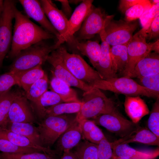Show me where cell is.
Masks as SVG:
<instances>
[{
  "instance_id": "1",
  "label": "cell",
  "mask_w": 159,
  "mask_h": 159,
  "mask_svg": "<svg viewBox=\"0 0 159 159\" xmlns=\"http://www.w3.org/2000/svg\"><path fill=\"white\" fill-rule=\"evenodd\" d=\"M13 33L8 57H15L21 51L40 42L55 36L32 22L16 6L14 9Z\"/></svg>"
},
{
  "instance_id": "2",
  "label": "cell",
  "mask_w": 159,
  "mask_h": 159,
  "mask_svg": "<svg viewBox=\"0 0 159 159\" xmlns=\"http://www.w3.org/2000/svg\"><path fill=\"white\" fill-rule=\"evenodd\" d=\"M81 102V108L76 116L78 121L93 119L117 109L112 100L107 97L100 89L94 87L84 92Z\"/></svg>"
},
{
  "instance_id": "3",
  "label": "cell",
  "mask_w": 159,
  "mask_h": 159,
  "mask_svg": "<svg viewBox=\"0 0 159 159\" xmlns=\"http://www.w3.org/2000/svg\"><path fill=\"white\" fill-rule=\"evenodd\" d=\"M61 45L56 42L50 45L42 41L21 51L9 67V71L16 72L41 65L49 54Z\"/></svg>"
},
{
  "instance_id": "4",
  "label": "cell",
  "mask_w": 159,
  "mask_h": 159,
  "mask_svg": "<svg viewBox=\"0 0 159 159\" xmlns=\"http://www.w3.org/2000/svg\"><path fill=\"white\" fill-rule=\"evenodd\" d=\"M76 116L67 114L49 116L39 122L37 127L41 146L51 148L75 120Z\"/></svg>"
},
{
  "instance_id": "5",
  "label": "cell",
  "mask_w": 159,
  "mask_h": 159,
  "mask_svg": "<svg viewBox=\"0 0 159 159\" xmlns=\"http://www.w3.org/2000/svg\"><path fill=\"white\" fill-rule=\"evenodd\" d=\"M92 86L125 96H143L156 99L159 98V93L145 87L132 78L126 77L98 80L94 83Z\"/></svg>"
},
{
  "instance_id": "6",
  "label": "cell",
  "mask_w": 159,
  "mask_h": 159,
  "mask_svg": "<svg viewBox=\"0 0 159 159\" xmlns=\"http://www.w3.org/2000/svg\"><path fill=\"white\" fill-rule=\"evenodd\" d=\"M58 49L65 66L78 80L93 87L95 82L103 80L98 72L79 55L69 53L61 45Z\"/></svg>"
},
{
  "instance_id": "7",
  "label": "cell",
  "mask_w": 159,
  "mask_h": 159,
  "mask_svg": "<svg viewBox=\"0 0 159 159\" xmlns=\"http://www.w3.org/2000/svg\"><path fill=\"white\" fill-rule=\"evenodd\" d=\"M113 17L107 15L104 28L99 34L110 46L128 43L138 26L137 22L115 20Z\"/></svg>"
},
{
  "instance_id": "8",
  "label": "cell",
  "mask_w": 159,
  "mask_h": 159,
  "mask_svg": "<svg viewBox=\"0 0 159 159\" xmlns=\"http://www.w3.org/2000/svg\"><path fill=\"white\" fill-rule=\"evenodd\" d=\"M146 34L141 29L133 36L127 47L128 61L122 77H129L137 63L153 51V42L146 41Z\"/></svg>"
},
{
  "instance_id": "9",
  "label": "cell",
  "mask_w": 159,
  "mask_h": 159,
  "mask_svg": "<svg viewBox=\"0 0 159 159\" xmlns=\"http://www.w3.org/2000/svg\"><path fill=\"white\" fill-rule=\"evenodd\" d=\"M97 125L103 127L121 138L130 135L140 126L125 117L117 109L109 113L101 115L92 119Z\"/></svg>"
},
{
  "instance_id": "10",
  "label": "cell",
  "mask_w": 159,
  "mask_h": 159,
  "mask_svg": "<svg viewBox=\"0 0 159 159\" xmlns=\"http://www.w3.org/2000/svg\"><path fill=\"white\" fill-rule=\"evenodd\" d=\"M14 1H4V9L0 20V69L11 47L12 38V21L14 19Z\"/></svg>"
},
{
  "instance_id": "11",
  "label": "cell",
  "mask_w": 159,
  "mask_h": 159,
  "mask_svg": "<svg viewBox=\"0 0 159 159\" xmlns=\"http://www.w3.org/2000/svg\"><path fill=\"white\" fill-rule=\"evenodd\" d=\"M107 15L101 8L93 6L77 32L76 37H74L75 39L82 41L90 39L99 34L104 28Z\"/></svg>"
},
{
  "instance_id": "12",
  "label": "cell",
  "mask_w": 159,
  "mask_h": 159,
  "mask_svg": "<svg viewBox=\"0 0 159 159\" xmlns=\"http://www.w3.org/2000/svg\"><path fill=\"white\" fill-rule=\"evenodd\" d=\"M58 48L49 54L47 60L52 66L51 72L53 77L64 81L70 87L78 88L84 92L90 90L93 87L78 80L66 67Z\"/></svg>"
},
{
  "instance_id": "13",
  "label": "cell",
  "mask_w": 159,
  "mask_h": 159,
  "mask_svg": "<svg viewBox=\"0 0 159 159\" xmlns=\"http://www.w3.org/2000/svg\"><path fill=\"white\" fill-rule=\"evenodd\" d=\"M92 0H84L75 8L68 19L67 31L64 38V42L71 46L75 41L74 34L80 29L88 13L93 7Z\"/></svg>"
},
{
  "instance_id": "14",
  "label": "cell",
  "mask_w": 159,
  "mask_h": 159,
  "mask_svg": "<svg viewBox=\"0 0 159 159\" xmlns=\"http://www.w3.org/2000/svg\"><path fill=\"white\" fill-rule=\"evenodd\" d=\"M8 122L38 123L26 97L21 94L14 100L8 115Z\"/></svg>"
},
{
  "instance_id": "15",
  "label": "cell",
  "mask_w": 159,
  "mask_h": 159,
  "mask_svg": "<svg viewBox=\"0 0 159 159\" xmlns=\"http://www.w3.org/2000/svg\"><path fill=\"white\" fill-rule=\"evenodd\" d=\"M20 4L28 17H30L38 23L45 30L54 35L57 40L60 36L47 18L39 1L19 0Z\"/></svg>"
},
{
  "instance_id": "16",
  "label": "cell",
  "mask_w": 159,
  "mask_h": 159,
  "mask_svg": "<svg viewBox=\"0 0 159 159\" xmlns=\"http://www.w3.org/2000/svg\"><path fill=\"white\" fill-rule=\"evenodd\" d=\"M45 15L50 22L59 34L60 39L57 41L62 44L67 31L68 19L61 10L57 8L50 0L39 1Z\"/></svg>"
},
{
  "instance_id": "17",
  "label": "cell",
  "mask_w": 159,
  "mask_h": 159,
  "mask_svg": "<svg viewBox=\"0 0 159 159\" xmlns=\"http://www.w3.org/2000/svg\"><path fill=\"white\" fill-rule=\"evenodd\" d=\"M83 138L79 122L76 119L56 141L54 149L58 155L76 147Z\"/></svg>"
},
{
  "instance_id": "18",
  "label": "cell",
  "mask_w": 159,
  "mask_h": 159,
  "mask_svg": "<svg viewBox=\"0 0 159 159\" xmlns=\"http://www.w3.org/2000/svg\"><path fill=\"white\" fill-rule=\"evenodd\" d=\"M113 157L117 158L132 159H155L159 155V149L153 150H138L127 144L111 145Z\"/></svg>"
},
{
  "instance_id": "19",
  "label": "cell",
  "mask_w": 159,
  "mask_h": 159,
  "mask_svg": "<svg viewBox=\"0 0 159 159\" xmlns=\"http://www.w3.org/2000/svg\"><path fill=\"white\" fill-rule=\"evenodd\" d=\"M159 73V55L150 52L137 64L129 78L140 79L149 75Z\"/></svg>"
},
{
  "instance_id": "20",
  "label": "cell",
  "mask_w": 159,
  "mask_h": 159,
  "mask_svg": "<svg viewBox=\"0 0 159 159\" xmlns=\"http://www.w3.org/2000/svg\"><path fill=\"white\" fill-rule=\"evenodd\" d=\"M102 43L100 54L98 63L95 68L102 79L107 80L117 77L113 69L110 56V46L100 35Z\"/></svg>"
},
{
  "instance_id": "21",
  "label": "cell",
  "mask_w": 159,
  "mask_h": 159,
  "mask_svg": "<svg viewBox=\"0 0 159 159\" xmlns=\"http://www.w3.org/2000/svg\"><path fill=\"white\" fill-rule=\"evenodd\" d=\"M137 142L152 145L159 146V138L146 128L140 126L130 135L111 143V145Z\"/></svg>"
},
{
  "instance_id": "22",
  "label": "cell",
  "mask_w": 159,
  "mask_h": 159,
  "mask_svg": "<svg viewBox=\"0 0 159 159\" xmlns=\"http://www.w3.org/2000/svg\"><path fill=\"white\" fill-rule=\"evenodd\" d=\"M124 106L127 115L136 124L150 112L147 105L139 96H125Z\"/></svg>"
},
{
  "instance_id": "23",
  "label": "cell",
  "mask_w": 159,
  "mask_h": 159,
  "mask_svg": "<svg viewBox=\"0 0 159 159\" xmlns=\"http://www.w3.org/2000/svg\"><path fill=\"white\" fill-rule=\"evenodd\" d=\"M0 137L19 147L32 148L46 153L57 155L54 150L38 145L26 137L10 131L6 128H0Z\"/></svg>"
},
{
  "instance_id": "24",
  "label": "cell",
  "mask_w": 159,
  "mask_h": 159,
  "mask_svg": "<svg viewBox=\"0 0 159 159\" xmlns=\"http://www.w3.org/2000/svg\"><path fill=\"white\" fill-rule=\"evenodd\" d=\"M5 128L10 131L26 137L35 144L42 146L37 127L34 125V124L9 122Z\"/></svg>"
},
{
  "instance_id": "25",
  "label": "cell",
  "mask_w": 159,
  "mask_h": 159,
  "mask_svg": "<svg viewBox=\"0 0 159 159\" xmlns=\"http://www.w3.org/2000/svg\"><path fill=\"white\" fill-rule=\"evenodd\" d=\"M82 54L87 57L95 68L99 59L101 44L97 41H78L76 39L72 46Z\"/></svg>"
},
{
  "instance_id": "26",
  "label": "cell",
  "mask_w": 159,
  "mask_h": 159,
  "mask_svg": "<svg viewBox=\"0 0 159 159\" xmlns=\"http://www.w3.org/2000/svg\"><path fill=\"white\" fill-rule=\"evenodd\" d=\"M14 72L18 80V85L21 87L26 92L45 74L41 65Z\"/></svg>"
},
{
  "instance_id": "27",
  "label": "cell",
  "mask_w": 159,
  "mask_h": 159,
  "mask_svg": "<svg viewBox=\"0 0 159 159\" xmlns=\"http://www.w3.org/2000/svg\"><path fill=\"white\" fill-rule=\"evenodd\" d=\"M128 43L110 47V53L113 69L117 74L125 69L128 61L127 47Z\"/></svg>"
},
{
  "instance_id": "28",
  "label": "cell",
  "mask_w": 159,
  "mask_h": 159,
  "mask_svg": "<svg viewBox=\"0 0 159 159\" xmlns=\"http://www.w3.org/2000/svg\"><path fill=\"white\" fill-rule=\"evenodd\" d=\"M64 102L60 97L54 92L47 90L41 96L39 101L33 105L37 118L40 121L45 117L47 108Z\"/></svg>"
},
{
  "instance_id": "29",
  "label": "cell",
  "mask_w": 159,
  "mask_h": 159,
  "mask_svg": "<svg viewBox=\"0 0 159 159\" xmlns=\"http://www.w3.org/2000/svg\"><path fill=\"white\" fill-rule=\"evenodd\" d=\"M52 91L58 95L65 102H80L76 92L62 80L53 77L50 82Z\"/></svg>"
},
{
  "instance_id": "30",
  "label": "cell",
  "mask_w": 159,
  "mask_h": 159,
  "mask_svg": "<svg viewBox=\"0 0 159 159\" xmlns=\"http://www.w3.org/2000/svg\"><path fill=\"white\" fill-rule=\"evenodd\" d=\"M78 121L79 122L83 138L85 140L98 144L105 137L93 120L88 119Z\"/></svg>"
},
{
  "instance_id": "31",
  "label": "cell",
  "mask_w": 159,
  "mask_h": 159,
  "mask_svg": "<svg viewBox=\"0 0 159 159\" xmlns=\"http://www.w3.org/2000/svg\"><path fill=\"white\" fill-rule=\"evenodd\" d=\"M82 103L70 102L60 103L46 109L45 117L64 114L77 113L80 110Z\"/></svg>"
},
{
  "instance_id": "32",
  "label": "cell",
  "mask_w": 159,
  "mask_h": 159,
  "mask_svg": "<svg viewBox=\"0 0 159 159\" xmlns=\"http://www.w3.org/2000/svg\"><path fill=\"white\" fill-rule=\"evenodd\" d=\"M20 94L9 91L0 96V128H6L8 122V115L11 106Z\"/></svg>"
},
{
  "instance_id": "33",
  "label": "cell",
  "mask_w": 159,
  "mask_h": 159,
  "mask_svg": "<svg viewBox=\"0 0 159 159\" xmlns=\"http://www.w3.org/2000/svg\"><path fill=\"white\" fill-rule=\"evenodd\" d=\"M48 87V80L45 73L43 77L35 82L26 92V98L31 101L34 105L47 90Z\"/></svg>"
},
{
  "instance_id": "34",
  "label": "cell",
  "mask_w": 159,
  "mask_h": 159,
  "mask_svg": "<svg viewBox=\"0 0 159 159\" xmlns=\"http://www.w3.org/2000/svg\"><path fill=\"white\" fill-rule=\"evenodd\" d=\"M74 152L79 159H98L97 145L86 140L79 143Z\"/></svg>"
},
{
  "instance_id": "35",
  "label": "cell",
  "mask_w": 159,
  "mask_h": 159,
  "mask_svg": "<svg viewBox=\"0 0 159 159\" xmlns=\"http://www.w3.org/2000/svg\"><path fill=\"white\" fill-rule=\"evenodd\" d=\"M57 156L39 152L28 153H0V159H58Z\"/></svg>"
},
{
  "instance_id": "36",
  "label": "cell",
  "mask_w": 159,
  "mask_h": 159,
  "mask_svg": "<svg viewBox=\"0 0 159 159\" xmlns=\"http://www.w3.org/2000/svg\"><path fill=\"white\" fill-rule=\"evenodd\" d=\"M153 5L150 0H143L127 10L125 13V20L127 21H134L139 19L146 11L150 9Z\"/></svg>"
},
{
  "instance_id": "37",
  "label": "cell",
  "mask_w": 159,
  "mask_h": 159,
  "mask_svg": "<svg viewBox=\"0 0 159 159\" xmlns=\"http://www.w3.org/2000/svg\"><path fill=\"white\" fill-rule=\"evenodd\" d=\"M41 152L30 148L17 146L4 138L0 137V153H28Z\"/></svg>"
},
{
  "instance_id": "38",
  "label": "cell",
  "mask_w": 159,
  "mask_h": 159,
  "mask_svg": "<svg viewBox=\"0 0 159 159\" xmlns=\"http://www.w3.org/2000/svg\"><path fill=\"white\" fill-rule=\"evenodd\" d=\"M149 130L159 138V98L153 104L148 121Z\"/></svg>"
},
{
  "instance_id": "39",
  "label": "cell",
  "mask_w": 159,
  "mask_h": 159,
  "mask_svg": "<svg viewBox=\"0 0 159 159\" xmlns=\"http://www.w3.org/2000/svg\"><path fill=\"white\" fill-rule=\"evenodd\" d=\"M18 85V80L15 73L12 72L0 76V96L10 90L14 85Z\"/></svg>"
},
{
  "instance_id": "40",
  "label": "cell",
  "mask_w": 159,
  "mask_h": 159,
  "mask_svg": "<svg viewBox=\"0 0 159 159\" xmlns=\"http://www.w3.org/2000/svg\"><path fill=\"white\" fill-rule=\"evenodd\" d=\"M97 145L98 159H110L113 157V150L111 143L106 137Z\"/></svg>"
},
{
  "instance_id": "41",
  "label": "cell",
  "mask_w": 159,
  "mask_h": 159,
  "mask_svg": "<svg viewBox=\"0 0 159 159\" xmlns=\"http://www.w3.org/2000/svg\"><path fill=\"white\" fill-rule=\"evenodd\" d=\"M139 79L140 85L159 93V73L145 76Z\"/></svg>"
},
{
  "instance_id": "42",
  "label": "cell",
  "mask_w": 159,
  "mask_h": 159,
  "mask_svg": "<svg viewBox=\"0 0 159 159\" xmlns=\"http://www.w3.org/2000/svg\"><path fill=\"white\" fill-rule=\"evenodd\" d=\"M159 35V16L152 21L146 32V39L149 40L156 38Z\"/></svg>"
},
{
  "instance_id": "43",
  "label": "cell",
  "mask_w": 159,
  "mask_h": 159,
  "mask_svg": "<svg viewBox=\"0 0 159 159\" xmlns=\"http://www.w3.org/2000/svg\"><path fill=\"white\" fill-rule=\"evenodd\" d=\"M143 0H121L120 1L119 9L123 14L129 8L138 4Z\"/></svg>"
},
{
  "instance_id": "44",
  "label": "cell",
  "mask_w": 159,
  "mask_h": 159,
  "mask_svg": "<svg viewBox=\"0 0 159 159\" xmlns=\"http://www.w3.org/2000/svg\"><path fill=\"white\" fill-rule=\"evenodd\" d=\"M60 2L62 6L61 11L64 15L68 18L70 17L72 14V8L69 4L68 0H56Z\"/></svg>"
},
{
  "instance_id": "45",
  "label": "cell",
  "mask_w": 159,
  "mask_h": 159,
  "mask_svg": "<svg viewBox=\"0 0 159 159\" xmlns=\"http://www.w3.org/2000/svg\"><path fill=\"white\" fill-rule=\"evenodd\" d=\"M150 9L145 11L139 18L142 28L145 25L149 20Z\"/></svg>"
},
{
  "instance_id": "46",
  "label": "cell",
  "mask_w": 159,
  "mask_h": 159,
  "mask_svg": "<svg viewBox=\"0 0 159 159\" xmlns=\"http://www.w3.org/2000/svg\"><path fill=\"white\" fill-rule=\"evenodd\" d=\"M58 159H79L73 152L70 150L64 152L62 155Z\"/></svg>"
},
{
  "instance_id": "47",
  "label": "cell",
  "mask_w": 159,
  "mask_h": 159,
  "mask_svg": "<svg viewBox=\"0 0 159 159\" xmlns=\"http://www.w3.org/2000/svg\"><path fill=\"white\" fill-rule=\"evenodd\" d=\"M153 51L155 53L158 54L159 53V40L158 39L156 41L153 42Z\"/></svg>"
},
{
  "instance_id": "48",
  "label": "cell",
  "mask_w": 159,
  "mask_h": 159,
  "mask_svg": "<svg viewBox=\"0 0 159 159\" xmlns=\"http://www.w3.org/2000/svg\"><path fill=\"white\" fill-rule=\"evenodd\" d=\"M4 9V1L0 0V20Z\"/></svg>"
},
{
  "instance_id": "49",
  "label": "cell",
  "mask_w": 159,
  "mask_h": 159,
  "mask_svg": "<svg viewBox=\"0 0 159 159\" xmlns=\"http://www.w3.org/2000/svg\"><path fill=\"white\" fill-rule=\"evenodd\" d=\"M82 1L83 0H70L68 1L69 3L77 4L82 2Z\"/></svg>"
},
{
  "instance_id": "50",
  "label": "cell",
  "mask_w": 159,
  "mask_h": 159,
  "mask_svg": "<svg viewBox=\"0 0 159 159\" xmlns=\"http://www.w3.org/2000/svg\"><path fill=\"white\" fill-rule=\"evenodd\" d=\"M116 159H130V158H117Z\"/></svg>"
},
{
  "instance_id": "51",
  "label": "cell",
  "mask_w": 159,
  "mask_h": 159,
  "mask_svg": "<svg viewBox=\"0 0 159 159\" xmlns=\"http://www.w3.org/2000/svg\"><path fill=\"white\" fill-rule=\"evenodd\" d=\"M110 159H115V158L113 157Z\"/></svg>"
}]
</instances>
